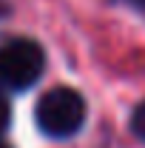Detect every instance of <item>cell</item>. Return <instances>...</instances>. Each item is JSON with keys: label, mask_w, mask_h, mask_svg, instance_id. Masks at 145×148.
Wrapping results in <instances>:
<instances>
[{"label": "cell", "mask_w": 145, "mask_h": 148, "mask_svg": "<svg viewBox=\"0 0 145 148\" xmlns=\"http://www.w3.org/2000/svg\"><path fill=\"white\" fill-rule=\"evenodd\" d=\"M85 97L68 86H54L37 100L34 123L49 140H68L85 125Z\"/></svg>", "instance_id": "cell-1"}, {"label": "cell", "mask_w": 145, "mask_h": 148, "mask_svg": "<svg viewBox=\"0 0 145 148\" xmlns=\"http://www.w3.org/2000/svg\"><path fill=\"white\" fill-rule=\"evenodd\" d=\"M46 71V51L37 40L12 37L0 43V88L26 91Z\"/></svg>", "instance_id": "cell-2"}, {"label": "cell", "mask_w": 145, "mask_h": 148, "mask_svg": "<svg viewBox=\"0 0 145 148\" xmlns=\"http://www.w3.org/2000/svg\"><path fill=\"white\" fill-rule=\"evenodd\" d=\"M131 131L145 143V100L134 108V114H131Z\"/></svg>", "instance_id": "cell-3"}, {"label": "cell", "mask_w": 145, "mask_h": 148, "mask_svg": "<svg viewBox=\"0 0 145 148\" xmlns=\"http://www.w3.org/2000/svg\"><path fill=\"white\" fill-rule=\"evenodd\" d=\"M12 125V103H9V97L0 91V137H3V131Z\"/></svg>", "instance_id": "cell-4"}, {"label": "cell", "mask_w": 145, "mask_h": 148, "mask_svg": "<svg viewBox=\"0 0 145 148\" xmlns=\"http://www.w3.org/2000/svg\"><path fill=\"white\" fill-rule=\"evenodd\" d=\"M6 14H9V3H6V0H0V20L6 17Z\"/></svg>", "instance_id": "cell-5"}, {"label": "cell", "mask_w": 145, "mask_h": 148, "mask_svg": "<svg viewBox=\"0 0 145 148\" xmlns=\"http://www.w3.org/2000/svg\"><path fill=\"white\" fill-rule=\"evenodd\" d=\"M0 148H12V145H9V143H6V140H3V137H0Z\"/></svg>", "instance_id": "cell-6"}, {"label": "cell", "mask_w": 145, "mask_h": 148, "mask_svg": "<svg viewBox=\"0 0 145 148\" xmlns=\"http://www.w3.org/2000/svg\"><path fill=\"white\" fill-rule=\"evenodd\" d=\"M137 3H142V6H145V0H137Z\"/></svg>", "instance_id": "cell-7"}]
</instances>
